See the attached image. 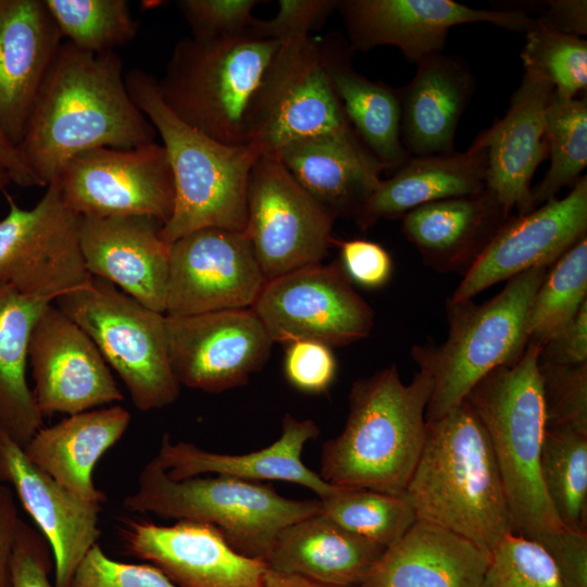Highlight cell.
<instances>
[{"label":"cell","mask_w":587,"mask_h":587,"mask_svg":"<svg viewBox=\"0 0 587 587\" xmlns=\"http://www.w3.org/2000/svg\"><path fill=\"white\" fill-rule=\"evenodd\" d=\"M155 134L126 88L118 55L84 51L65 41L17 148L47 187L83 151L132 149L154 142Z\"/></svg>","instance_id":"6da1fadb"},{"label":"cell","mask_w":587,"mask_h":587,"mask_svg":"<svg viewBox=\"0 0 587 587\" xmlns=\"http://www.w3.org/2000/svg\"><path fill=\"white\" fill-rule=\"evenodd\" d=\"M432 391L427 372L404 384L395 364L353 382L345 427L322 446V479L404 495L424 446Z\"/></svg>","instance_id":"7a4b0ae2"},{"label":"cell","mask_w":587,"mask_h":587,"mask_svg":"<svg viewBox=\"0 0 587 587\" xmlns=\"http://www.w3.org/2000/svg\"><path fill=\"white\" fill-rule=\"evenodd\" d=\"M404 495L416 520L454 532L489 553L513 534L489 437L465 400L426 421L424 446Z\"/></svg>","instance_id":"3957f363"},{"label":"cell","mask_w":587,"mask_h":587,"mask_svg":"<svg viewBox=\"0 0 587 587\" xmlns=\"http://www.w3.org/2000/svg\"><path fill=\"white\" fill-rule=\"evenodd\" d=\"M126 88L161 136L174 180V208L160 235L166 245L195 230H245L250 172L262 151L221 143L180 121L164 104L152 75L132 70Z\"/></svg>","instance_id":"277c9868"},{"label":"cell","mask_w":587,"mask_h":587,"mask_svg":"<svg viewBox=\"0 0 587 587\" xmlns=\"http://www.w3.org/2000/svg\"><path fill=\"white\" fill-rule=\"evenodd\" d=\"M539 351L527 344L515 363L487 374L465 398L489 437L512 532L533 540L563 527L540 473L546 414Z\"/></svg>","instance_id":"5b68a950"},{"label":"cell","mask_w":587,"mask_h":587,"mask_svg":"<svg viewBox=\"0 0 587 587\" xmlns=\"http://www.w3.org/2000/svg\"><path fill=\"white\" fill-rule=\"evenodd\" d=\"M279 41L240 34L186 37L158 80L164 104L180 121L229 146L247 145L251 109Z\"/></svg>","instance_id":"8992f818"},{"label":"cell","mask_w":587,"mask_h":587,"mask_svg":"<svg viewBox=\"0 0 587 587\" xmlns=\"http://www.w3.org/2000/svg\"><path fill=\"white\" fill-rule=\"evenodd\" d=\"M123 503L135 512L212 525L237 552L264 561L284 527L322 511L320 498L289 499L258 482L224 475L174 479L155 457Z\"/></svg>","instance_id":"52a82bcc"},{"label":"cell","mask_w":587,"mask_h":587,"mask_svg":"<svg viewBox=\"0 0 587 587\" xmlns=\"http://www.w3.org/2000/svg\"><path fill=\"white\" fill-rule=\"evenodd\" d=\"M548 268H532L510 278L497 296L480 304L447 300V340L412 349L419 367L433 380L427 422L459 407L487 374L522 357L528 344V309Z\"/></svg>","instance_id":"ba28073f"},{"label":"cell","mask_w":587,"mask_h":587,"mask_svg":"<svg viewBox=\"0 0 587 587\" xmlns=\"http://www.w3.org/2000/svg\"><path fill=\"white\" fill-rule=\"evenodd\" d=\"M53 303L91 338L140 411L172 404L179 396L168 354L166 316L101 278Z\"/></svg>","instance_id":"9c48e42d"},{"label":"cell","mask_w":587,"mask_h":587,"mask_svg":"<svg viewBox=\"0 0 587 587\" xmlns=\"http://www.w3.org/2000/svg\"><path fill=\"white\" fill-rule=\"evenodd\" d=\"M314 137L359 139L325 72L320 41L284 39L251 109L248 141L263 154Z\"/></svg>","instance_id":"30bf717a"},{"label":"cell","mask_w":587,"mask_h":587,"mask_svg":"<svg viewBox=\"0 0 587 587\" xmlns=\"http://www.w3.org/2000/svg\"><path fill=\"white\" fill-rule=\"evenodd\" d=\"M336 217L289 174L276 153L250 172L246 234L266 280L320 264L335 245Z\"/></svg>","instance_id":"8fae6325"},{"label":"cell","mask_w":587,"mask_h":587,"mask_svg":"<svg viewBox=\"0 0 587 587\" xmlns=\"http://www.w3.org/2000/svg\"><path fill=\"white\" fill-rule=\"evenodd\" d=\"M51 184L65 205L83 217L149 216L163 226L174 208L171 165L164 147L155 141L132 149L83 151Z\"/></svg>","instance_id":"7c38bea8"},{"label":"cell","mask_w":587,"mask_h":587,"mask_svg":"<svg viewBox=\"0 0 587 587\" xmlns=\"http://www.w3.org/2000/svg\"><path fill=\"white\" fill-rule=\"evenodd\" d=\"M251 309L273 342L309 339L340 347L366 338L374 326L373 309L339 261L266 280Z\"/></svg>","instance_id":"4fadbf2b"},{"label":"cell","mask_w":587,"mask_h":587,"mask_svg":"<svg viewBox=\"0 0 587 587\" xmlns=\"http://www.w3.org/2000/svg\"><path fill=\"white\" fill-rule=\"evenodd\" d=\"M29 210L5 190L9 212L0 220V285L51 299L86 285L79 247L82 216L65 205L54 184Z\"/></svg>","instance_id":"5bb4252c"},{"label":"cell","mask_w":587,"mask_h":587,"mask_svg":"<svg viewBox=\"0 0 587 587\" xmlns=\"http://www.w3.org/2000/svg\"><path fill=\"white\" fill-rule=\"evenodd\" d=\"M265 282L245 230L201 228L170 245L164 314L249 309Z\"/></svg>","instance_id":"9a60e30c"},{"label":"cell","mask_w":587,"mask_h":587,"mask_svg":"<svg viewBox=\"0 0 587 587\" xmlns=\"http://www.w3.org/2000/svg\"><path fill=\"white\" fill-rule=\"evenodd\" d=\"M166 330L178 384L211 394L247 384L274 344L251 308L166 316Z\"/></svg>","instance_id":"2e32d148"},{"label":"cell","mask_w":587,"mask_h":587,"mask_svg":"<svg viewBox=\"0 0 587 587\" xmlns=\"http://www.w3.org/2000/svg\"><path fill=\"white\" fill-rule=\"evenodd\" d=\"M33 396L42 417L67 415L122 401L124 395L87 333L53 302L30 334Z\"/></svg>","instance_id":"e0dca14e"},{"label":"cell","mask_w":587,"mask_h":587,"mask_svg":"<svg viewBox=\"0 0 587 587\" xmlns=\"http://www.w3.org/2000/svg\"><path fill=\"white\" fill-rule=\"evenodd\" d=\"M337 10L352 51L394 46L415 63L441 53L457 25L483 22L525 33L537 25L519 9H475L453 0H338Z\"/></svg>","instance_id":"ac0fdd59"},{"label":"cell","mask_w":587,"mask_h":587,"mask_svg":"<svg viewBox=\"0 0 587 587\" xmlns=\"http://www.w3.org/2000/svg\"><path fill=\"white\" fill-rule=\"evenodd\" d=\"M587 236V177L562 199L509 217L478 254L451 297L472 300L492 285L536 267H549Z\"/></svg>","instance_id":"d6986e66"},{"label":"cell","mask_w":587,"mask_h":587,"mask_svg":"<svg viewBox=\"0 0 587 587\" xmlns=\"http://www.w3.org/2000/svg\"><path fill=\"white\" fill-rule=\"evenodd\" d=\"M133 555L150 562L177 587H261L266 563L233 549L212 525L128 522L123 529Z\"/></svg>","instance_id":"ffe728a7"},{"label":"cell","mask_w":587,"mask_h":587,"mask_svg":"<svg viewBox=\"0 0 587 587\" xmlns=\"http://www.w3.org/2000/svg\"><path fill=\"white\" fill-rule=\"evenodd\" d=\"M0 480L12 485L49 542L55 567L54 587H68L76 567L100 536L102 503L70 492L33 464L1 428Z\"/></svg>","instance_id":"44dd1931"},{"label":"cell","mask_w":587,"mask_h":587,"mask_svg":"<svg viewBox=\"0 0 587 587\" xmlns=\"http://www.w3.org/2000/svg\"><path fill=\"white\" fill-rule=\"evenodd\" d=\"M161 228L149 216H82L79 247L89 275L165 313L170 246L161 238Z\"/></svg>","instance_id":"7402d4cb"},{"label":"cell","mask_w":587,"mask_h":587,"mask_svg":"<svg viewBox=\"0 0 587 587\" xmlns=\"http://www.w3.org/2000/svg\"><path fill=\"white\" fill-rule=\"evenodd\" d=\"M62 38L45 0H0V128L16 147Z\"/></svg>","instance_id":"603a6c76"},{"label":"cell","mask_w":587,"mask_h":587,"mask_svg":"<svg viewBox=\"0 0 587 587\" xmlns=\"http://www.w3.org/2000/svg\"><path fill=\"white\" fill-rule=\"evenodd\" d=\"M553 95L550 84L524 73L504 117L484 130L486 190L508 216L535 209L530 182L548 155L546 110Z\"/></svg>","instance_id":"cb8c5ba5"},{"label":"cell","mask_w":587,"mask_h":587,"mask_svg":"<svg viewBox=\"0 0 587 587\" xmlns=\"http://www.w3.org/2000/svg\"><path fill=\"white\" fill-rule=\"evenodd\" d=\"M319 434L313 420H298L286 413L279 438L263 449L242 454L217 453L191 442L172 441L165 434L155 458L174 479L214 474L258 483L282 480L303 486L322 499L341 487L326 483L302 462L305 444Z\"/></svg>","instance_id":"d4e9b609"},{"label":"cell","mask_w":587,"mask_h":587,"mask_svg":"<svg viewBox=\"0 0 587 587\" xmlns=\"http://www.w3.org/2000/svg\"><path fill=\"white\" fill-rule=\"evenodd\" d=\"M489 560L463 536L416 520L359 587H480Z\"/></svg>","instance_id":"484cf974"},{"label":"cell","mask_w":587,"mask_h":587,"mask_svg":"<svg viewBox=\"0 0 587 587\" xmlns=\"http://www.w3.org/2000/svg\"><path fill=\"white\" fill-rule=\"evenodd\" d=\"M413 78L397 90L400 134L409 157L455 152V130L474 88L469 66L441 53L417 63Z\"/></svg>","instance_id":"4316f807"},{"label":"cell","mask_w":587,"mask_h":587,"mask_svg":"<svg viewBox=\"0 0 587 587\" xmlns=\"http://www.w3.org/2000/svg\"><path fill=\"white\" fill-rule=\"evenodd\" d=\"M486 138L482 132L464 152L410 157L365 200L355 223L361 230L380 218L402 217L421 205L486 190Z\"/></svg>","instance_id":"83f0119b"},{"label":"cell","mask_w":587,"mask_h":587,"mask_svg":"<svg viewBox=\"0 0 587 587\" xmlns=\"http://www.w3.org/2000/svg\"><path fill=\"white\" fill-rule=\"evenodd\" d=\"M385 550L342 528L321 511L284 527L265 563L275 572L333 586L359 587Z\"/></svg>","instance_id":"f1b7e54d"},{"label":"cell","mask_w":587,"mask_h":587,"mask_svg":"<svg viewBox=\"0 0 587 587\" xmlns=\"http://www.w3.org/2000/svg\"><path fill=\"white\" fill-rule=\"evenodd\" d=\"M130 413L121 405L67 415L41 427L23 448L37 467L75 496L103 503L105 495L92 479L100 458L125 434Z\"/></svg>","instance_id":"f546056e"},{"label":"cell","mask_w":587,"mask_h":587,"mask_svg":"<svg viewBox=\"0 0 587 587\" xmlns=\"http://www.w3.org/2000/svg\"><path fill=\"white\" fill-rule=\"evenodd\" d=\"M509 217L485 190L415 208L402 216V230L427 266L465 273Z\"/></svg>","instance_id":"4dcf8cb0"},{"label":"cell","mask_w":587,"mask_h":587,"mask_svg":"<svg viewBox=\"0 0 587 587\" xmlns=\"http://www.w3.org/2000/svg\"><path fill=\"white\" fill-rule=\"evenodd\" d=\"M276 154L295 180L335 217H354L385 170L360 139L308 138L284 146Z\"/></svg>","instance_id":"1f68e13d"},{"label":"cell","mask_w":587,"mask_h":587,"mask_svg":"<svg viewBox=\"0 0 587 587\" xmlns=\"http://www.w3.org/2000/svg\"><path fill=\"white\" fill-rule=\"evenodd\" d=\"M320 45L323 66L351 127L385 170L398 168L410 157L401 141L397 90L354 71L353 51L340 35Z\"/></svg>","instance_id":"d6a6232c"},{"label":"cell","mask_w":587,"mask_h":587,"mask_svg":"<svg viewBox=\"0 0 587 587\" xmlns=\"http://www.w3.org/2000/svg\"><path fill=\"white\" fill-rule=\"evenodd\" d=\"M51 302L0 285V428L22 448L43 427L26 367L32 330Z\"/></svg>","instance_id":"836d02e7"},{"label":"cell","mask_w":587,"mask_h":587,"mask_svg":"<svg viewBox=\"0 0 587 587\" xmlns=\"http://www.w3.org/2000/svg\"><path fill=\"white\" fill-rule=\"evenodd\" d=\"M540 473L562 526L587 532V435L546 427Z\"/></svg>","instance_id":"e575fe53"},{"label":"cell","mask_w":587,"mask_h":587,"mask_svg":"<svg viewBox=\"0 0 587 587\" xmlns=\"http://www.w3.org/2000/svg\"><path fill=\"white\" fill-rule=\"evenodd\" d=\"M587 302V236L552 266L534 295L526 317L528 344L542 347Z\"/></svg>","instance_id":"d590c367"},{"label":"cell","mask_w":587,"mask_h":587,"mask_svg":"<svg viewBox=\"0 0 587 587\" xmlns=\"http://www.w3.org/2000/svg\"><path fill=\"white\" fill-rule=\"evenodd\" d=\"M546 137L550 166L533 189L534 208L573 187L587 165V99H561L553 95L546 110Z\"/></svg>","instance_id":"8d00e7d4"},{"label":"cell","mask_w":587,"mask_h":587,"mask_svg":"<svg viewBox=\"0 0 587 587\" xmlns=\"http://www.w3.org/2000/svg\"><path fill=\"white\" fill-rule=\"evenodd\" d=\"M321 502L322 511L339 526L385 548L396 544L416 521L405 495L341 487Z\"/></svg>","instance_id":"74e56055"},{"label":"cell","mask_w":587,"mask_h":587,"mask_svg":"<svg viewBox=\"0 0 587 587\" xmlns=\"http://www.w3.org/2000/svg\"><path fill=\"white\" fill-rule=\"evenodd\" d=\"M62 37L101 53L129 42L137 28L125 0H45Z\"/></svg>","instance_id":"f35d334b"},{"label":"cell","mask_w":587,"mask_h":587,"mask_svg":"<svg viewBox=\"0 0 587 587\" xmlns=\"http://www.w3.org/2000/svg\"><path fill=\"white\" fill-rule=\"evenodd\" d=\"M524 73L550 84L554 96L576 98L587 88V41L540 25L526 33Z\"/></svg>","instance_id":"ab89813d"},{"label":"cell","mask_w":587,"mask_h":587,"mask_svg":"<svg viewBox=\"0 0 587 587\" xmlns=\"http://www.w3.org/2000/svg\"><path fill=\"white\" fill-rule=\"evenodd\" d=\"M480 587H564L553 561L536 540L505 536L490 552Z\"/></svg>","instance_id":"60d3db41"},{"label":"cell","mask_w":587,"mask_h":587,"mask_svg":"<svg viewBox=\"0 0 587 587\" xmlns=\"http://www.w3.org/2000/svg\"><path fill=\"white\" fill-rule=\"evenodd\" d=\"M547 428L587 435V364L539 362Z\"/></svg>","instance_id":"b9f144b4"},{"label":"cell","mask_w":587,"mask_h":587,"mask_svg":"<svg viewBox=\"0 0 587 587\" xmlns=\"http://www.w3.org/2000/svg\"><path fill=\"white\" fill-rule=\"evenodd\" d=\"M68 587L177 586L157 566L115 561L96 544L76 567Z\"/></svg>","instance_id":"7bdbcfd3"},{"label":"cell","mask_w":587,"mask_h":587,"mask_svg":"<svg viewBox=\"0 0 587 587\" xmlns=\"http://www.w3.org/2000/svg\"><path fill=\"white\" fill-rule=\"evenodd\" d=\"M257 0H182L177 2L193 37L215 38L246 32L254 22Z\"/></svg>","instance_id":"ee69618b"},{"label":"cell","mask_w":587,"mask_h":587,"mask_svg":"<svg viewBox=\"0 0 587 587\" xmlns=\"http://www.w3.org/2000/svg\"><path fill=\"white\" fill-rule=\"evenodd\" d=\"M336 373L337 362L327 345L309 339L287 342L284 374L297 390L311 395L326 392Z\"/></svg>","instance_id":"f6af8a7d"},{"label":"cell","mask_w":587,"mask_h":587,"mask_svg":"<svg viewBox=\"0 0 587 587\" xmlns=\"http://www.w3.org/2000/svg\"><path fill=\"white\" fill-rule=\"evenodd\" d=\"M337 4L338 0H280L274 17L255 18L249 29L257 36L278 41L310 36L337 10Z\"/></svg>","instance_id":"bcb514c9"},{"label":"cell","mask_w":587,"mask_h":587,"mask_svg":"<svg viewBox=\"0 0 587 587\" xmlns=\"http://www.w3.org/2000/svg\"><path fill=\"white\" fill-rule=\"evenodd\" d=\"M51 553L41 532L21 520L13 548L11 587H54L49 579Z\"/></svg>","instance_id":"7dc6e473"},{"label":"cell","mask_w":587,"mask_h":587,"mask_svg":"<svg viewBox=\"0 0 587 587\" xmlns=\"http://www.w3.org/2000/svg\"><path fill=\"white\" fill-rule=\"evenodd\" d=\"M340 249V264L352 283L365 288L386 285L392 274V259L377 242L366 239L335 241Z\"/></svg>","instance_id":"c3c4849f"},{"label":"cell","mask_w":587,"mask_h":587,"mask_svg":"<svg viewBox=\"0 0 587 587\" xmlns=\"http://www.w3.org/2000/svg\"><path fill=\"white\" fill-rule=\"evenodd\" d=\"M536 541L550 555L564 587H587V532L563 526Z\"/></svg>","instance_id":"681fc988"},{"label":"cell","mask_w":587,"mask_h":587,"mask_svg":"<svg viewBox=\"0 0 587 587\" xmlns=\"http://www.w3.org/2000/svg\"><path fill=\"white\" fill-rule=\"evenodd\" d=\"M539 362L565 366L587 364V302L540 348Z\"/></svg>","instance_id":"f907efd6"},{"label":"cell","mask_w":587,"mask_h":587,"mask_svg":"<svg viewBox=\"0 0 587 587\" xmlns=\"http://www.w3.org/2000/svg\"><path fill=\"white\" fill-rule=\"evenodd\" d=\"M538 25L567 35L582 37L587 33V2L585 0H549L540 2Z\"/></svg>","instance_id":"816d5d0a"},{"label":"cell","mask_w":587,"mask_h":587,"mask_svg":"<svg viewBox=\"0 0 587 587\" xmlns=\"http://www.w3.org/2000/svg\"><path fill=\"white\" fill-rule=\"evenodd\" d=\"M21 519L10 487L0 484V587H11V565Z\"/></svg>","instance_id":"f5cc1de1"},{"label":"cell","mask_w":587,"mask_h":587,"mask_svg":"<svg viewBox=\"0 0 587 587\" xmlns=\"http://www.w3.org/2000/svg\"><path fill=\"white\" fill-rule=\"evenodd\" d=\"M0 171L21 187H43L29 167L18 148L13 145L0 128Z\"/></svg>","instance_id":"db71d44e"},{"label":"cell","mask_w":587,"mask_h":587,"mask_svg":"<svg viewBox=\"0 0 587 587\" xmlns=\"http://www.w3.org/2000/svg\"><path fill=\"white\" fill-rule=\"evenodd\" d=\"M261 587H340L323 584L303 576L266 569Z\"/></svg>","instance_id":"11a10c76"},{"label":"cell","mask_w":587,"mask_h":587,"mask_svg":"<svg viewBox=\"0 0 587 587\" xmlns=\"http://www.w3.org/2000/svg\"><path fill=\"white\" fill-rule=\"evenodd\" d=\"M11 183L10 177L2 171H0V190H4V187Z\"/></svg>","instance_id":"9f6ffc18"}]
</instances>
